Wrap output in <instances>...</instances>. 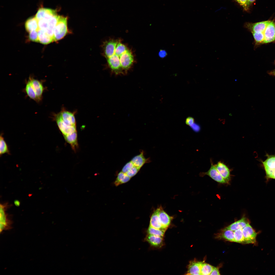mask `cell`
Segmentation results:
<instances>
[{
	"label": "cell",
	"mask_w": 275,
	"mask_h": 275,
	"mask_svg": "<svg viewBox=\"0 0 275 275\" xmlns=\"http://www.w3.org/2000/svg\"><path fill=\"white\" fill-rule=\"evenodd\" d=\"M103 50L108 65L117 75L126 74L134 61L131 50L119 39H110L104 44Z\"/></svg>",
	"instance_id": "cell-1"
},
{
	"label": "cell",
	"mask_w": 275,
	"mask_h": 275,
	"mask_svg": "<svg viewBox=\"0 0 275 275\" xmlns=\"http://www.w3.org/2000/svg\"><path fill=\"white\" fill-rule=\"evenodd\" d=\"M266 159L264 161H261L266 174L267 179L275 180V154L270 155L267 154Z\"/></svg>",
	"instance_id": "cell-2"
},
{
	"label": "cell",
	"mask_w": 275,
	"mask_h": 275,
	"mask_svg": "<svg viewBox=\"0 0 275 275\" xmlns=\"http://www.w3.org/2000/svg\"><path fill=\"white\" fill-rule=\"evenodd\" d=\"M67 18L61 16L54 30L53 41L62 38L67 34Z\"/></svg>",
	"instance_id": "cell-3"
},
{
	"label": "cell",
	"mask_w": 275,
	"mask_h": 275,
	"mask_svg": "<svg viewBox=\"0 0 275 275\" xmlns=\"http://www.w3.org/2000/svg\"><path fill=\"white\" fill-rule=\"evenodd\" d=\"M54 118L64 137L77 132L76 126H69L63 121L58 113L55 114Z\"/></svg>",
	"instance_id": "cell-4"
},
{
	"label": "cell",
	"mask_w": 275,
	"mask_h": 275,
	"mask_svg": "<svg viewBox=\"0 0 275 275\" xmlns=\"http://www.w3.org/2000/svg\"><path fill=\"white\" fill-rule=\"evenodd\" d=\"M211 164V166L207 172L200 173V175L201 176L205 175H208L214 181L219 183H228L216 169L215 164H213L212 161Z\"/></svg>",
	"instance_id": "cell-5"
},
{
	"label": "cell",
	"mask_w": 275,
	"mask_h": 275,
	"mask_svg": "<svg viewBox=\"0 0 275 275\" xmlns=\"http://www.w3.org/2000/svg\"><path fill=\"white\" fill-rule=\"evenodd\" d=\"M270 21L267 20L255 23L246 22L245 23L244 26L251 33H264Z\"/></svg>",
	"instance_id": "cell-6"
},
{
	"label": "cell",
	"mask_w": 275,
	"mask_h": 275,
	"mask_svg": "<svg viewBox=\"0 0 275 275\" xmlns=\"http://www.w3.org/2000/svg\"><path fill=\"white\" fill-rule=\"evenodd\" d=\"M29 79L36 94L37 102H39L42 100L43 93L45 90L42 82L31 77H30Z\"/></svg>",
	"instance_id": "cell-7"
},
{
	"label": "cell",
	"mask_w": 275,
	"mask_h": 275,
	"mask_svg": "<svg viewBox=\"0 0 275 275\" xmlns=\"http://www.w3.org/2000/svg\"><path fill=\"white\" fill-rule=\"evenodd\" d=\"M75 112H72L62 108L58 113L62 119L66 124L71 126H76L75 115Z\"/></svg>",
	"instance_id": "cell-8"
},
{
	"label": "cell",
	"mask_w": 275,
	"mask_h": 275,
	"mask_svg": "<svg viewBox=\"0 0 275 275\" xmlns=\"http://www.w3.org/2000/svg\"><path fill=\"white\" fill-rule=\"evenodd\" d=\"M264 40L263 43H267L275 40V22L270 21L264 32Z\"/></svg>",
	"instance_id": "cell-9"
},
{
	"label": "cell",
	"mask_w": 275,
	"mask_h": 275,
	"mask_svg": "<svg viewBox=\"0 0 275 275\" xmlns=\"http://www.w3.org/2000/svg\"><path fill=\"white\" fill-rule=\"evenodd\" d=\"M242 232L246 244H255L256 243V233L250 224L242 229Z\"/></svg>",
	"instance_id": "cell-10"
},
{
	"label": "cell",
	"mask_w": 275,
	"mask_h": 275,
	"mask_svg": "<svg viewBox=\"0 0 275 275\" xmlns=\"http://www.w3.org/2000/svg\"><path fill=\"white\" fill-rule=\"evenodd\" d=\"M157 209L160 222L163 228L166 230L170 225L173 217L164 211L161 206Z\"/></svg>",
	"instance_id": "cell-11"
},
{
	"label": "cell",
	"mask_w": 275,
	"mask_h": 275,
	"mask_svg": "<svg viewBox=\"0 0 275 275\" xmlns=\"http://www.w3.org/2000/svg\"><path fill=\"white\" fill-rule=\"evenodd\" d=\"M215 166L221 175L228 183L231 179L230 171L229 168L220 161L215 164Z\"/></svg>",
	"instance_id": "cell-12"
},
{
	"label": "cell",
	"mask_w": 275,
	"mask_h": 275,
	"mask_svg": "<svg viewBox=\"0 0 275 275\" xmlns=\"http://www.w3.org/2000/svg\"><path fill=\"white\" fill-rule=\"evenodd\" d=\"M5 207L3 204L0 206V232L3 231L10 229V224L8 222L5 214Z\"/></svg>",
	"instance_id": "cell-13"
},
{
	"label": "cell",
	"mask_w": 275,
	"mask_h": 275,
	"mask_svg": "<svg viewBox=\"0 0 275 275\" xmlns=\"http://www.w3.org/2000/svg\"><path fill=\"white\" fill-rule=\"evenodd\" d=\"M144 240L151 246L155 248H161L163 244V238L157 236L148 234Z\"/></svg>",
	"instance_id": "cell-14"
},
{
	"label": "cell",
	"mask_w": 275,
	"mask_h": 275,
	"mask_svg": "<svg viewBox=\"0 0 275 275\" xmlns=\"http://www.w3.org/2000/svg\"><path fill=\"white\" fill-rule=\"evenodd\" d=\"M250 224L249 219L244 216L240 219L233 223L224 228L235 231L238 229H242L248 224Z\"/></svg>",
	"instance_id": "cell-15"
},
{
	"label": "cell",
	"mask_w": 275,
	"mask_h": 275,
	"mask_svg": "<svg viewBox=\"0 0 275 275\" xmlns=\"http://www.w3.org/2000/svg\"><path fill=\"white\" fill-rule=\"evenodd\" d=\"M203 262L196 260L190 261L188 266V270L186 274L201 275V267Z\"/></svg>",
	"instance_id": "cell-16"
},
{
	"label": "cell",
	"mask_w": 275,
	"mask_h": 275,
	"mask_svg": "<svg viewBox=\"0 0 275 275\" xmlns=\"http://www.w3.org/2000/svg\"><path fill=\"white\" fill-rule=\"evenodd\" d=\"M234 231L224 228L221 232L216 234V238L222 239L231 242H235Z\"/></svg>",
	"instance_id": "cell-17"
},
{
	"label": "cell",
	"mask_w": 275,
	"mask_h": 275,
	"mask_svg": "<svg viewBox=\"0 0 275 275\" xmlns=\"http://www.w3.org/2000/svg\"><path fill=\"white\" fill-rule=\"evenodd\" d=\"M149 159H146L144 157L143 153L134 157L131 160V161L134 166L140 169L146 163L150 162Z\"/></svg>",
	"instance_id": "cell-18"
},
{
	"label": "cell",
	"mask_w": 275,
	"mask_h": 275,
	"mask_svg": "<svg viewBox=\"0 0 275 275\" xmlns=\"http://www.w3.org/2000/svg\"><path fill=\"white\" fill-rule=\"evenodd\" d=\"M25 26L27 31L29 33L33 31H37L38 28L37 20L35 17H31L26 20Z\"/></svg>",
	"instance_id": "cell-19"
},
{
	"label": "cell",
	"mask_w": 275,
	"mask_h": 275,
	"mask_svg": "<svg viewBox=\"0 0 275 275\" xmlns=\"http://www.w3.org/2000/svg\"><path fill=\"white\" fill-rule=\"evenodd\" d=\"M149 226L157 229H166L163 228L159 220L157 209L153 213L151 217Z\"/></svg>",
	"instance_id": "cell-20"
},
{
	"label": "cell",
	"mask_w": 275,
	"mask_h": 275,
	"mask_svg": "<svg viewBox=\"0 0 275 275\" xmlns=\"http://www.w3.org/2000/svg\"><path fill=\"white\" fill-rule=\"evenodd\" d=\"M39 42L44 44H47L53 41L52 38L45 31L37 30Z\"/></svg>",
	"instance_id": "cell-21"
},
{
	"label": "cell",
	"mask_w": 275,
	"mask_h": 275,
	"mask_svg": "<svg viewBox=\"0 0 275 275\" xmlns=\"http://www.w3.org/2000/svg\"><path fill=\"white\" fill-rule=\"evenodd\" d=\"M65 140L71 146L74 150L78 147L77 135V132L64 137Z\"/></svg>",
	"instance_id": "cell-22"
},
{
	"label": "cell",
	"mask_w": 275,
	"mask_h": 275,
	"mask_svg": "<svg viewBox=\"0 0 275 275\" xmlns=\"http://www.w3.org/2000/svg\"><path fill=\"white\" fill-rule=\"evenodd\" d=\"M25 90L27 95L30 98L37 102L36 94L33 89L32 85L29 79L26 82Z\"/></svg>",
	"instance_id": "cell-23"
},
{
	"label": "cell",
	"mask_w": 275,
	"mask_h": 275,
	"mask_svg": "<svg viewBox=\"0 0 275 275\" xmlns=\"http://www.w3.org/2000/svg\"><path fill=\"white\" fill-rule=\"evenodd\" d=\"M130 178L126 173L121 171L118 174L114 182V184L116 186H117L128 182Z\"/></svg>",
	"instance_id": "cell-24"
},
{
	"label": "cell",
	"mask_w": 275,
	"mask_h": 275,
	"mask_svg": "<svg viewBox=\"0 0 275 275\" xmlns=\"http://www.w3.org/2000/svg\"><path fill=\"white\" fill-rule=\"evenodd\" d=\"M234 235L235 242L244 244H246L243 233L242 229H239L234 231Z\"/></svg>",
	"instance_id": "cell-25"
},
{
	"label": "cell",
	"mask_w": 275,
	"mask_h": 275,
	"mask_svg": "<svg viewBox=\"0 0 275 275\" xmlns=\"http://www.w3.org/2000/svg\"><path fill=\"white\" fill-rule=\"evenodd\" d=\"M166 230L163 229H156L149 226L147 232L148 234L163 238Z\"/></svg>",
	"instance_id": "cell-26"
},
{
	"label": "cell",
	"mask_w": 275,
	"mask_h": 275,
	"mask_svg": "<svg viewBox=\"0 0 275 275\" xmlns=\"http://www.w3.org/2000/svg\"><path fill=\"white\" fill-rule=\"evenodd\" d=\"M5 153L10 154V152L2 134H1L0 137V155H1Z\"/></svg>",
	"instance_id": "cell-27"
},
{
	"label": "cell",
	"mask_w": 275,
	"mask_h": 275,
	"mask_svg": "<svg viewBox=\"0 0 275 275\" xmlns=\"http://www.w3.org/2000/svg\"><path fill=\"white\" fill-rule=\"evenodd\" d=\"M213 267V266L209 264L204 263L203 262L201 267V275H210L212 271Z\"/></svg>",
	"instance_id": "cell-28"
},
{
	"label": "cell",
	"mask_w": 275,
	"mask_h": 275,
	"mask_svg": "<svg viewBox=\"0 0 275 275\" xmlns=\"http://www.w3.org/2000/svg\"><path fill=\"white\" fill-rule=\"evenodd\" d=\"M252 33L256 44L263 43L264 40V33L252 32Z\"/></svg>",
	"instance_id": "cell-29"
},
{
	"label": "cell",
	"mask_w": 275,
	"mask_h": 275,
	"mask_svg": "<svg viewBox=\"0 0 275 275\" xmlns=\"http://www.w3.org/2000/svg\"><path fill=\"white\" fill-rule=\"evenodd\" d=\"M29 33V38L31 40L39 42L38 34L37 31H33Z\"/></svg>",
	"instance_id": "cell-30"
},
{
	"label": "cell",
	"mask_w": 275,
	"mask_h": 275,
	"mask_svg": "<svg viewBox=\"0 0 275 275\" xmlns=\"http://www.w3.org/2000/svg\"><path fill=\"white\" fill-rule=\"evenodd\" d=\"M140 169L134 166L126 174L128 176L131 178L135 175Z\"/></svg>",
	"instance_id": "cell-31"
},
{
	"label": "cell",
	"mask_w": 275,
	"mask_h": 275,
	"mask_svg": "<svg viewBox=\"0 0 275 275\" xmlns=\"http://www.w3.org/2000/svg\"><path fill=\"white\" fill-rule=\"evenodd\" d=\"M241 6H242L245 10L248 9L250 6L248 0H235Z\"/></svg>",
	"instance_id": "cell-32"
},
{
	"label": "cell",
	"mask_w": 275,
	"mask_h": 275,
	"mask_svg": "<svg viewBox=\"0 0 275 275\" xmlns=\"http://www.w3.org/2000/svg\"><path fill=\"white\" fill-rule=\"evenodd\" d=\"M134 166L133 164L131 161H130L127 163L125 165L121 171L124 173H126Z\"/></svg>",
	"instance_id": "cell-33"
},
{
	"label": "cell",
	"mask_w": 275,
	"mask_h": 275,
	"mask_svg": "<svg viewBox=\"0 0 275 275\" xmlns=\"http://www.w3.org/2000/svg\"><path fill=\"white\" fill-rule=\"evenodd\" d=\"M195 122L194 119L192 117H188L186 119V124L190 127L195 123Z\"/></svg>",
	"instance_id": "cell-34"
},
{
	"label": "cell",
	"mask_w": 275,
	"mask_h": 275,
	"mask_svg": "<svg viewBox=\"0 0 275 275\" xmlns=\"http://www.w3.org/2000/svg\"><path fill=\"white\" fill-rule=\"evenodd\" d=\"M190 127L193 131L196 132H198L200 129V126L195 123Z\"/></svg>",
	"instance_id": "cell-35"
},
{
	"label": "cell",
	"mask_w": 275,
	"mask_h": 275,
	"mask_svg": "<svg viewBox=\"0 0 275 275\" xmlns=\"http://www.w3.org/2000/svg\"><path fill=\"white\" fill-rule=\"evenodd\" d=\"M220 274L218 267H213L212 271L210 275H220Z\"/></svg>",
	"instance_id": "cell-36"
},
{
	"label": "cell",
	"mask_w": 275,
	"mask_h": 275,
	"mask_svg": "<svg viewBox=\"0 0 275 275\" xmlns=\"http://www.w3.org/2000/svg\"><path fill=\"white\" fill-rule=\"evenodd\" d=\"M159 55L160 57L163 58L167 56V53L165 50H161L159 52Z\"/></svg>",
	"instance_id": "cell-37"
},
{
	"label": "cell",
	"mask_w": 275,
	"mask_h": 275,
	"mask_svg": "<svg viewBox=\"0 0 275 275\" xmlns=\"http://www.w3.org/2000/svg\"><path fill=\"white\" fill-rule=\"evenodd\" d=\"M14 204L16 206L18 207L20 205V202L19 200H16L14 201Z\"/></svg>",
	"instance_id": "cell-38"
},
{
	"label": "cell",
	"mask_w": 275,
	"mask_h": 275,
	"mask_svg": "<svg viewBox=\"0 0 275 275\" xmlns=\"http://www.w3.org/2000/svg\"><path fill=\"white\" fill-rule=\"evenodd\" d=\"M269 74L271 75L275 76V69L270 72Z\"/></svg>",
	"instance_id": "cell-39"
},
{
	"label": "cell",
	"mask_w": 275,
	"mask_h": 275,
	"mask_svg": "<svg viewBox=\"0 0 275 275\" xmlns=\"http://www.w3.org/2000/svg\"><path fill=\"white\" fill-rule=\"evenodd\" d=\"M256 0H248L250 6Z\"/></svg>",
	"instance_id": "cell-40"
}]
</instances>
